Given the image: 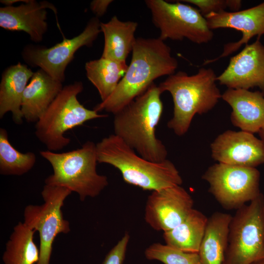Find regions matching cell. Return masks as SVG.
<instances>
[{
	"label": "cell",
	"instance_id": "2e32d148",
	"mask_svg": "<svg viewBox=\"0 0 264 264\" xmlns=\"http://www.w3.org/2000/svg\"><path fill=\"white\" fill-rule=\"evenodd\" d=\"M47 8L56 13L54 6L45 1L29 0L18 6L1 7L0 26L10 31H24L33 42H40L47 30Z\"/></svg>",
	"mask_w": 264,
	"mask_h": 264
},
{
	"label": "cell",
	"instance_id": "d6986e66",
	"mask_svg": "<svg viewBox=\"0 0 264 264\" xmlns=\"http://www.w3.org/2000/svg\"><path fill=\"white\" fill-rule=\"evenodd\" d=\"M33 73L26 65L20 62L3 71L0 84V119L11 112L15 123H22L21 107L23 94Z\"/></svg>",
	"mask_w": 264,
	"mask_h": 264
},
{
	"label": "cell",
	"instance_id": "52a82bcc",
	"mask_svg": "<svg viewBox=\"0 0 264 264\" xmlns=\"http://www.w3.org/2000/svg\"><path fill=\"white\" fill-rule=\"evenodd\" d=\"M264 259V196L236 210L229 225L223 264H252Z\"/></svg>",
	"mask_w": 264,
	"mask_h": 264
},
{
	"label": "cell",
	"instance_id": "8fae6325",
	"mask_svg": "<svg viewBox=\"0 0 264 264\" xmlns=\"http://www.w3.org/2000/svg\"><path fill=\"white\" fill-rule=\"evenodd\" d=\"M100 23L97 17L92 18L78 36L70 39L64 38L50 48L27 45L22 52V57L30 66L39 67L54 79L63 83L66 67L76 51L82 46L92 45L101 32Z\"/></svg>",
	"mask_w": 264,
	"mask_h": 264
},
{
	"label": "cell",
	"instance_id": "7c38bea8",
	"mask_svg": "<svg viewBox=\"0 0 264 264\" xmlns=\"http://www.w3.org/2000/svg\"><path fill=\"white\" fill-rule=\"evenodd\" d=\"M193 206V198L181 185L153 191L147 198L145 220L154 230L164 232L182 222Z\"/></svg>",
	"mask_w": 264,
	"mask_h": 264
},
{
	"label": "cell",
	"instance_id": "f1b7e54d",
	"mask_svg": "<svg viewBox=\"0 0 264 264\" xmlns=\"http://www.w3.org/2000/svg\"><path fill=\"white\" fill-rule=\"evenodd\" d=\"M112 1L111 0H94L91 2L90 8L98 18L105 14L108 6Z\"/></svg>",
	"mask_w": 264,
	"mask_h": 264
},
{
	"label": "cell",
	"instance_id": "e0dca14e",
	"mask_svg": "<svg viewBox=\"0 0 264 264\" xmlns=\"http://www.w3.org/2000/svg\"><path fill=\"white\" fill-rule=\"evenodd\" d=\"M221 98L232 109V124L251 133L264 128V92L243 89L228 88Z\"/></svg>",
	"mask_w": 264,
	"mask_h": 264
},
{
	"label": "cell",
	"instance_id": "277c9868",
	"mask_svg": "<svg viewBox=\"0 0 264 264\" xmlns=\"http://www.w3.org/2000/svg\"><path fill=\"white\" fill-rule=\"evenodd\" d=\"M217 77L212 68L202 67L192 75L181 71L175 73L159 84L162 93L168 91L172 96L173 116L167 127L176 134H185L194 116L207 113L221 98Z\"/></svg>",
	"mask_w": 264,
	"mask_h": 264
},
{
	"label": "cell",
	"instance_id": "4dcf8cb0",
	"mask_svg": "<svg viewBox=\"0 0 264 264\" xmlns=\"http://www.w3.org/2000/svg\"><path fill=\"white\" fill-rule=\"evenodd\" d=\"M252 264H264V259L257 261Z\"/></svg>",
	"mask_w": 264,
	"mask_h": 264
},
{
	"label": "cell",
	"instance_id": "44dd1931",
	"mask_svg": "<svg viewBox=\"0 0 264 264\" xmlns=\"http://www.w3.org/2000/svg\"><path fill=\"white\" fill-rule=\"evenodd\" d=\"M138 24L133 21H122L116 16L107 22L100 23L104 36V46L102 57L126 61L132 52L136 38L134 36Z\"/></svg>",
	"mask_w": 264,
	"mask_h": 264
},
{
	"label": "cell",
	"instance_id": "603a6c76",
	"mask_svg": "<svg viewBox=\"0 0 264 264\" xmlns=\"http://www.w3.org/2000/svg\"><path fill=\"white\" fill-rule=\"evenodd\" d=\"M128 67L126 61L102 57L86 63L87 77L97 89L101 101L106 100L115 90Z\"/></svg>",
	"mask_w": 264,
	"mask_h": 264
},
{
	"label": "cell",
	"instance_id": "4fadbf2b",
	"mask_svg": "<svg viewBox=\"0 0 264 264\" xmlns=\"http://www.w3.org/2000/svg\"><path fill=\"white\" fill-rule=\"evenodd\" d=\"M208 26L213 30L221 28H233L241 31L242 37L238 41L229 43L218 57L204 61L206 65L227 57L237 51L243 44L257 36L260 39L264 35V1L255 6L235 12L221 11L204 16Z\"/></svg>",
	"mask_w": 264,
	"mask_h": 264
},
{
	"label": "cell",
	"instance_id": "d4e9b609",
	"mask_svg": "<svg viewBox=\"0 0 264 264\" xmlns=\"http://www.w3.org/2000/svg\"><path fill=\"white\" fill-rule=\"evenodd\" d=\"M36 161L32 152L22 153L11 144L6 129L0 128V173L4 176H22L32 169Z\"/></svg>",
	"mask_w": 264,
	"mask_h": 264
},
{
	"label": "cell",
	"instance_id": "ac0fdd59",
	"mask_svg": "<svg viewBox=\"0 0 264 264\" xmlns=\"http://www.w3.org/2000/svg\"><path fill=\"white\" fill-rule=\"evenodd\" d=\"M63 87L41 69L34 72L23 94L21 110L27 122H37Z\"/></svg>",
	"mask_w": 264,
	"mask_h": 264
},
{
	"label": "cell",
	"instance_id": "ba28073f",
	"mask_svg": "<svg viewBox=\"0 0 264 264\" xmlns=\"http://www.w3.org/2000/svg\"><path fill=\"white\" fill-rule=\"evenodd\" d=\"M152 22L160 31L159 39L182 41L184 39L197 44L210 42L214 33L198 9L180 1L175 3L163 0H146Z\"/></svg>",
	"mask_w": 264,
	"mask_h": 264
},
{
	"label": "cell",
	"instance_id": "6da1fadb",
	"mask_svg": "<svg viewBox=\"0 0 264 264\" xmlns=\"http://www.w3.org/2000/svg\"><path fill=\"white\" fill-rule=\"evenodd\" d=\"M126 72L113 93L93 108L113 115L145 92L156 79L175 73L176 59L170 47L157 38H137Z\"/></svg>",
	"mask_w": 264,
	"mask_h": 264
},
{
	"label": "cell",
	"instance_id": "9c48e42d",
	"mask_svg": "<svg viewBox=\"0 0 264 264\" xmlns=\"http://www.w3.org/2000/svg\"><path fill=\"white\" fill-rule=\"evenodd\" d=\"M71 193L63 187L45 184L41 192L44 203L24 208L23 222L39 235L40 257L36 264H50L55 238L59 234H67L70 231L69 222L65 219L62 208Z\"/></svg>",
	"mask_w": 264,
	"mask_h": 264
},
{
	"label": "cell",
	"instance_id": "484cf974",
	"mask_svg": "<svg viewBox=\"0 0 264 264\" xmlns=\"http://www.w3.org/2000/svg\"><path fill=\"white\" fill-rule=\"evenodd\" d=\"M146 258L164 264H201L198 253L186 252L168 244L155 242L145 251Z\"/></svg>",
	"mask_w": 264,
	"mask_h": 264
},
{
	"label": "cell",
	"instance_id": "5bb4252c",
	"mask_svg": "<svg viewBox=\"0 0 264 264\" xmlns=\"http://www.w3.org/2000/svg\"><path fill=\"white\" fill-rule=\"evenodd\" d=\"M217 80L228 88L248 90L258 87L264 92V45L259 39L245 44L232 57Z\"/></svg>",
	"mask_w": 264,
	"mask_h": 264
},
{
	"label": "cell",
	"instance_id": "9a60e30c",
	"mask_svg": "<svg viewBox=\"0 0 264 264\" xmlns=\"http://www.w3.org/2000/svg\"><path fill=\"white\" fill-rule=\"evenodd\" d=\"M212 158L219 163L256 168L264 163V145L253 133L228 130L211 144Z\"/></svg>",
	"mask_w": 264,
	"mask_h": 264
},
{
	"label": "cell",
	"instance_id": "7a4b0ae2",
	"mask_svg": "<svg viewBox=\"0 0 264 264\" xmlns=\"http://www.w3.org/2000/svg\"><path fill=\"white\" fill-rule=\"evenodd\" d=\"M162 93L153 83L114 114V134L142 157L154 162L166 160L168 155L165 146L156 136L163 111Z\"/></svg>",
	"mask_w": 264,
	"mask_h": 264
},
{
	"label": "cell",
	"instance_id": "83f0119b",
	"mask_svg": "<svg viewBox=\"0 0 264 264\" xmlns=\"http://www.w3.org/2000/svg\"><path fill=\"white\" fill-rule=\"evenodd\" d=\"M130 237L124 235L106 256L102 264H123Z\"/></svg>",
	"mask_w": 264,
	"mask_h": 264
},
{
	"label": "cell",
	"instance_id": "ffe728a7",
	"mask_svg": "<svg viewBox=\"0 0 264 264\" xmlns=\"http://www.w3.org/2000/svg\"><path fill=\"white\" fill-rule=\"evenodd\" d=\"M232 216L220 212L208 218L198 254L201 264H223Z\"/></svg>",
	"mask_w": 264,
	"mask_h": 264
},
{
	"label": "cell",
	"instance_id": "8992f818",
	"mask_svg": "<svg viewBox=\"0 0 264 264\" xmlns=\"http://www.w3.org/2000/svg\"><path fill=\"white\" fill-rule=\"evenodd\" d=\"M81 82H75L62 90L36 123L35 135L48 150L56 152L67 146L70 139L65 133L94 119L107 117L85 108L77 99L83 90Z\"/></svg>",
	"mask_w": 264,
	"mask_h": 264
},
{
	"label": "cell",
	"instance_id": "4316f807",
	"mask_svg": "<svg viewBox=\"0 0 264 264\" xmlns=\"http://www.w3.org/2000/svg\"><path fill=\"white\" fill-rule=\"evenodd\" d=\"M186 2L197 6L204 17L212 13H219L228 8L233 12L239 11L242 2L240 0H184Z\"/></svg>",
	"mask_w": 264,
	"mask_h": 264
},
{
	"label": "cell",
	"instance_id": "7402d4cb",
	"mask_svg": "<svg viewBox=\"0 0 264 264\" xmlns=\"http://www.w3.org/2000/svg\"><path fill=\"white\" fill-rule=\"evenodd\" d=\"M208 218L193 209L185 219L174 228L163 233L165 244L190 252H198Z\"/></svg>",
	"mask_w": 264,
	"mask_h": 264
},
{
	"label": "cell",
	"instance_id": "30bf717a",
	"mask_svg": "<svg viewBox=\"0 0 264 264\" xmlns=\"http://www.w3.org/2000/svg\"><path fill=\"white\" fill-rule=\"evenodd\" d=\"M202 178L208 183L209 192L225 209L237 210L261 194L260 173L256 168L219 163L209 167Z\"/></svg>",
	"mask_w": 264,
	"mask_h": 264
},
{
	"label": "cell",
	"instance_id": "f546056e",
	"mask_svg": "<svg viewBox=\"0 0 264 264\" xmlns=\"http://www.w3.org/2000/svg\"><path fill=\"white\" fill-rule=\"evenodd\" d=\"M258 133L260 136L261 139L264 145V128L261 129Z\"/></svg>",
	"mask_w": 264,
	"mask_h": 264
},
{
	"label": "cell",
	"instance_id": "cb8c5ba5",
	"mask_svg": "<svg viewBox=\"0 0 264 264\" xmlns=\"http://www.w3.org/2000/svg\"><path fill=\"white\" fill-rule=\"evenodd\" d=\"M35 231L19 222L5 244L2 256L4 264H36L40 250L34 241Z\"/></svg>",
	"mask_w": 264,
	"mask_h": 264
},
{
	"label": "cell",
	"instance_id": "5b68a950",
	"mask_svg": "<svg viewBox=\"0 0 264 264\" xmlns=\"http://www.w3.org/2000/svg\"><path fill=\"white\" fill-rule=\"evenodd\" d=\"M40 154L53 169L45 184L66 188L76 193L82 201L98 196L109 184L107 177L97 172L96 144L92 141H87L80 148L66 152L47 150Z\"/></svg>",
	"mask_w": 264,
	"mask_h": 264
},
{
	"label": "cell",
	"instance_id": "3957f363",
	"mask_svg": "<svg viewBox=\"0 0 264 264\" xmlns=\"http://www.w3.org/2000/svg\"><path fill=\"white\" fill-rule=\"evenodd\" d=\"M98 163L118 169L126 183L144 190L155 191L183 182L179 171L170 160L154 162L139 155L114 134L96 144Z\"/></svg>",
	"mask_w": 264,
	"mask_h": 264
}]
</instances>
